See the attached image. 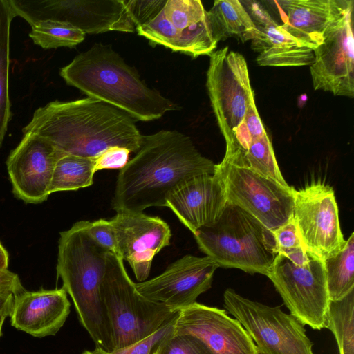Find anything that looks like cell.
Listing matches in <instances>:
<instances>
[{
    "label": "cell",
    "mask_w": 354,
    "mask_h": 354,
    "mask_svg": "<svg viewBox=\"0 0 354 354\" xmlns=\"http://www.w3.org/2000/svg\"><path fill=\"white\" fill-rule=\"evenodd\" d=\"M215 167L182 133L162 130L143 136L136 156L120 169L112 207L143 212L150 207H165L167 196L178 185L195 176L214 174Z\"/></svg>",
    "instance_id": "cell-1"
},
{
    "label": "cell",
    "mask_w": 354,
    "mask_h": 354,
    "mask_svg": "<svg viewBox=\"0 0 354 354\" xmlns=\"http://www.w3.org/2000/svg\"><path fill=\"white\" fill-rule=\"evenodd\" d=\"M127 113L99 100L53 101L36 109L23 134L39 136L65 154L95 158L111 147L137 152L143 136Z\"/></svg>",
    "instance_id": "cell-2"
},
{
    "label": "cell",
    "mask_w": 354,
    "mask_h": 354,
    "mask_svg": "<svg viewBox=\"0 0 354 354\" xmlns=\"http://www.w3.org/2000/svg\"><path fill=\"white\" fill-rule=\"evenodd\" d=\"M67 84L111 104L133 119L151 121L178 106L149 87L110 45L95 44L60 69Z\"/></svg>",
    "instance_id": "cell-3"
},
{
    "label": "cell",
    "mask_w": 354,
    "mask_h": 354,
    "mask_svg": "<svg viewBox=\"0 0 354 354\" xmlns=\"http://www.w3.org/2000/svg\"><path fill=\"white\" fill-rule=\"evenodd\" d=\"M108 253L89 237L78 221L60 232L56 270L80 323L95 346L111 352L114 350L112 332L100 292Z\"/></svg>",
    "instance_id": "cell-4"
},
{
    "label": "cell",
    "mask_w": 354,
    "mask_h": 354,
    "mask_svg": "<svg viewBox=\"0 0 354 354\" xmlns=\"http://www.w3.org/2000/svg\"><path fill=\"white\" fill-rule=\"evenodd\" d=\"M194 236L218 267L268 277L277 252L272 233L239 207L227 202L218 220Z\"/></svg>",
    "instance_id": "cell-5"
},
{
    "label": "cell",
    "mask_w": 354,
    "mask_h": 354,
    "mask_svg": "<svg viewBox=\"0 0 354 354\" xmlns=\"http://www.w3.org/2000/svg\"><path fill=\"white\" fill-rule=\"evenodd\" d=\"M100 292L111 325L114 350L146 338L173 322L178 313L142 297L129 277L122 259L112 253L107 254Z\"/></svg>",
    "instance_id": "cell-6"
},
{
    "label": "cell",
    "mask_w": 354,
    "mask_h": 354,
    "mask_svg": "<svg viewBox=\"0 0 354 354\" xmlns=\"http://www.w3.org/2000/svg\"><path fill=\"white\" fill-rule=\"evenodd\" d=\"M268 277L303 325L316 330L325 327L330 299L322 260L305 249L277 254Z\"/></svg>",
    "instance_id": "cell-7"
},
{
    "label": "cell",
    "mask_w": 354,
    "mask_h": 354,
    "mask_svg": "<svg viewBox=\"0 0 354 354\" xmlns=\"http://www.w3.org/2000/svg\"><path fill=\"white\" fill-rule=\"evenodd\" d=\"M223 299L225 308L241 324L260 354H314L304 325L280 307L245 298L232 288Z\"/></svg>",
    "instance_id": "cell-8"
},
{
    "label": "cell",
    "mask_w": 354,
    "mask_h": 354,
    "mask_svg": "<svg viewBox=\"0 0 354 354\" xmlns=\"http://www.w3.org/2000/svg\"><path fill=\"white\" fill-rule=\"evenodd\" d=\"M222 180L227 202L274 230L292 217L295 189L283 186L251 169L223 162L214 172Z\"/></svg>",
    "instance_id": "cell-9"
},
{
    "label": "cell",
    "mask_w": 354,
    "mask_h": 354,
    "mask_svg": "<svg viewBox=\"0 0 354 354\" xmlns=\"http://www.w3.org/2000/svg\"><path fill=\"white\" fill-rule=\"evenodd\" d=\"M16 15L30 25L41 20L66 22L84 34L133 32L125 0H9Z\"/></svg>",
    "instance_id": "cell-10"
},
{
    "label": "cell",
    "mask_w": 354,
    "mask_h": 354,
    "mask_svg": "<svg viewBox=\"0 0 354 354\" xmlns=\"http://www.w3.org/2000/svg\"><path fill=\"white\" fill-rule=\"evenodd\" d=\"M209 56L206 86L211 106L225 142L244 118L254 93L245 57L225 46Z\"/></svg>",
    "instance_id": "cell-11"
},
{
    "label": "cell",
    "mask_w": 354,
    "mask_h": 354,
    "mask_svg": "<svg viewBox=\"0 0 354 354\" xmlns=\"http://www.w3.org/2000/svg\"><path fill=\"white\" fill-rule=\"evenodd\" d=\"M292 218L305 248L317 258L323 261L343 247L346 240L331 187L319 183L295 189Z\"/></svg>",
    "instance_id": "cell-12"
},
{
    "label": "cell",
    "mask_w": 354,
    "mask_h": 354,
    "mask_svg": "<svg viewBox=\"0 0 354 354\" xmlns=\"http://www.w3.org/2000/svg\"><path fill=\"white\" fill-rule=\"evenodd\" d=\"M353 8L330 26L313 50L310 72L315 91L354 97Z\"/></svg>",
    "instance_id": "cell-13"
},
{
    "label": "cell",
    "mask_w": 354,
    "mask_h": 354,
    "mask_svg": "<svg viewBox=\"0 0 354 354\" xmlns=\"http://www.w3.org/2000/svg\"><path fill=\"white\" fill-rule=\"evenodd\" d=\"M218 268L207 256L187 254L170 264L162 274L135 283V286L146 299L178 312L196 302L197 297L211 288Z\"/></svg>",
    "instance_id": "cell-14"
},
{
    "label": "cell",
    "mask_w": 354,
    "mask_h": 354,
    "mask_svg": "<svg viewBox=\"0 0 354 354\" xmlns=\"http://www.w3.org/2000/svg\"><path fill=\"white\" fill-rule=\"evenodd\" d=\"M64 154L46 139L24 134L6 160L14 195L26 203L45 201L55 165Z\"/></svg>",
    "instance_id": "cell-15"
},
{
    "label": "cell",
    "mask_w": 354,
    "mask_h": 354,
    "mask_svg": "<svg viewBox=\"0 0 354 354\" xmlns=\"http://www.w3.org/2000/svg\"><path fill=\"white\" fill-rule=\"evenodd\" d=\"M110 222L119 256L129 263L139 282L146 281L154 257L170 244L169 225L160 217L129 211L116 212Z\"/></svg>",
    "instance_id": "cell-16"
},
{
    "label": "cell",
    "mask_w": 354,
    "mask_h": 354,
    "mask_svg": "<svg viewBox=\"0 0 354 354\" xmlns=\"http://www.w3.org/2000/svg\"><path fill=\"white\" fill-rule=\"evenodd\" d=\"M173 332L198 337L213 354H260L238 320L225 310L197 302L178 311Z\"/></svg>",
    "instance_id": "cell-17"
},
{
    "label": "cell",
    "mask_w": 354,
    "mask_h": 354,
    "mask_svg": "<svg viewBox=\"0 0 354 354\" xmlns=\"http://www.w3.org/2000/svg\"><path fill=\"white\" fill-rule=\"evenodd\" d=\"M227 203L224 185L214 173L195 176L181 183L169 194L165 207L194 234L216 222Z\"/></svg>",
    "instance_id": "cell-18"
},
{
    "label": "cell",
    "mask_w": 354,
    "mask_h": 354,
    "mask_svg": "<svg viewBox=\"0 0 354 354\" xmlns=\"http://www.w3.org/2000/svg\"><path fill=\"white\" fill-rule=\"evenodd\" d=\"M274 2L283 21L281 27L297 41L313 50L322 43L330 26L354 6L352 0H282Z\"/></svg>",
    "instance_id": "cell-19"
},
{
    "label": "cell",
    "mask_w": 354,
    "mask_h": 354,
    "mask_svg": "<svg viewBox=\"0 0 354 354\" xmlns=\"http://www.w3.org/2000/svg\"><path fill=\"white\" fill-rule=\"evenodd\" d=\"M71 304L62 288L24 290L14 295L12 326L35 337L55 335L70 313Z\"/></svg>",
    "instance_id": "cell-20"
},
{
    "label": "cell",
    "mask_w": 354,
    "mask_h": 354,
    "mask_svg": "<svg viewBox=\"0 0 354 354\" xmlns=\"http://www.w3.org/2000/svg\"><path fill=\"white\" fill-rule=\"evenodd\" d=\"M164 12L177 31L180 52L196 58L214 51L218 43L201 1L167 0Z\"/></svg>",
    "instance_id": "cell-21"
},
{
    "label": "cell",
    "mask_w": 354,
    "mask_h": 354,
    "mask_svg": "<svg viewBox=\"0 0 354 354\" xmlns=\"http://www.w3.org/2000/svg\"><path fill=\"white\" fill-rule=\"evenodd\" d=\"M259 35L251 41L261 66L292 67L310 66L313 50L302 45L274 20L259 28Z\"/></svg>",
    "instance_id": "cell-22"
},
{
    "label": "cell",
    "mask_w": 354,
    "mask_h": 354,
    "mask_svg": "<svg viewBox=\"0 0 354 354\" xmlns=\"http://www.w3.org/2000/svg\"><path fill=\"white\" fill-rule=\"evenodd\" d=\"M207 15L212 35L217 43L230 37L245 43L259 35V29L241 1L216 0L207 11Z\"/></svg>",
    "instance_id": "cell-23"
},
{
    "label": "cell",
    "mask_w": 354,
    "mask_h": 354,
    "mask_svg": "<svg viewBox=\"0 0 354 354\" xmlns=\"http://www.w3.org/2000/svg\"><path fill=\"white\" fill-rule=\"evenodd\" d=\"M323 263L330 301L342 299L354 290V233Z\"/></svg>",
    "instance_id": "cell-24"
},
{
    "label": "cell",
    "mask_w": 354,
    "mask_h": 354,
    "mask_svg": "<svg viewBox=\"0 0 354 354\" xmlns=\"http://www.w3.org/2000/svg\"><path fill=\"white\" fill-rule=\"evenodd\" d=\"M16 17L9 0H0V146L11 118L9 96L10 35Z\"/></svg>",
    "instance_id": "cell-25"
},
{
    "label": "cell",
    "mask_w": 354,
    "mask_h": 354,
    "mask_svg": "<svg viewBox=\"0 0 354 354\" xmlns=\"http://www.w3.org/2000/svg\"><path fill=\"white\" fill-rule=\"evenodd\" d=\"M95 158L64 154L57 160L52 177L50 194L74 191L93 183Z\"/></svg>",
    "instance_id": "cell-26"
},
{
    "label": "cell",
    "mask_w": 354,
    "mask_h": 354,
    "mask_svg": "<svg viewBox=\"0 0 354 354\" xmlns=\"http://www.w3.org/2000/svg\"><path fill=\"white\" fill-rule=\"evenodd\" d=\"M332 331L339 354H354V290L337 301H330L325 327Z\"/></svg>",
    "instance_id": "cell-27"
},
{
    "label": "cell",
    "mask_w": 354,
    "mask_h": 354,
    "mask_svg": "<svg viewBox=\"0 0 354 354\" xmlns=\"http://www.w3.org/2000/svg\"><path fill=\"white\" fill-rule=\"evenodd\" d=\"M30 26L29 37L35 44L44 49L75 47L84 39L86 35L71 24L59 21L41 20Z\"/></svg>",
    "instance_id": "cell-28"
},
{
    "label": "cell",
    "mask_w": 354,
    "mask_h": 354,
    "mask_svg": "<svg viewBox=\"0 0 354 354\" xmlns=\"http://www.w3.org/2000/svg\"><path fill=\"white\" fill-rule=\"evenodd\" d=\"M245 167L288 187L267 133L253 140L245 152Z\"/></svg>",
    "instance_id": "cell-29"
},
{
    "label": "cell",
    "mask_w": 354,
    "mask_h": 354,
    "mask_svg": "<svg viewBox=\"0 0 354 354\" xmlns=\"http://www.w3.org/2000/svg\"><path fill=\"white\" fill-rule=\"evenodd\" d=\"M136 30L153 44L164 46L173 51L180 52L177 31L166 17L164 8L152 20L136 27Z\"/></svg>",
    "instance_id": "cell-30"
},
{
    "label": "cell",
    "mask_w": 354,
    "mask_h": 354,
    "mask_svg": "<svg viewBox=\"0 0 354 354\" xmlns=\"http://www.w3.org/2000/svg\"><path fill=\"white\" fill-rule=\"evenodd\" d=\"M152 354H213L198 337L175 333L173 329L155 346Z\"/></svg>",
    "instance_id": "cell-31"
},
{
    "label": "cell",
    "mask_w": 354,
    "mask_h": 354,
    "mask_svg": "<svg viewBox=\"0 0 354 354\" xmlns=\"http://www.w3.org/2000/svg\"><path fill=\"white\" fill-rule=\"evenodd\" d=\"M266 133L267 132L259 115L255 102H254L249 106L244 118L234 131V138L231 140H234L245 152L253 140L260 138Z\"/></svg>",
    "instance_id": "cell-32"
},
{
    "label": "cell",
    "mask_w": 354,
    "mask_h": 354,
    "mask_svg": "<svg viewBox=\"0 0 354 354\" xmlns=\"http://www.w3.org/2000/svg\"><path fill=\"white\" fill-rule=\"evenodd\" d=\"M79 223L98 246L107 252L119 256L115 232L110 221L101 218L94 221H80Z\"/></svg>",
    "instance_id": "cell-33"
},
{
    "label": "cell",
    "mask_w": 354,
    "mask_h": 354,
    "mask_svg": "<svg viewBox=\"0 0 354 354\" xmlns=\"http://www.w3.org/2000/svg\"><path fill=\"white\" fill-rule=\"evenodd\" d=\"M271 232L274 240L277 254H288L300 249L306 250L292 217Z\"/></svg>",
    "instance_id": "cell-34"
},
{
    "label": "cell",
    "mask_w": 354,
    "mask_h": 354,
    "mask_svg": "<svg viewBox=\"0 0 354 354\" xmlns=\"http://www.w3.org/2000/svg\"><path fill=\"white\" fill-rule=\"evenodd\" d=\"M174 320L146 338L129 346L115 349L111 352L105 351L100 347L95 346L93 351L95 354H152L155 346L173 329Z\"/></svg>",
    "instance_id": "cell-35"
},
{
    "label": "cell",
    "mask_w": 354,
    "mask_h": 354,
    "mask_svg": "<svg viewBox=\"0 0 354 354\" xmlns=\"http://www.w3.org/2000/svg\"><path fill=\"white\" fill-rule=\"evenodd\" d=\"M136 28L155 18L164 8L166 0H125Z\"/></svg>",
    "instance_id": "cell-36"
},
{
    "label": "cell",
    "mask_w": 354,
    "mask_h": 354,
    "mask_svg": "<svg viewBox=\"0 0 354 354\" xmlns=\"http://www.w3.org/2000/svg\"><path fill=\"white\" fill-rule=\"evenodd\" d=\"M131 151L124 147H111L95 158V171L102 169H121L128 162Z\"/></svg>",
    "instance_id": "cell-37"
},
{
    "label": "cell",
    "mask_w": 354,
    "mask_h": 354,
    "mask_svg": "<svg viewBox=\"0 0 354 354\" xmlns=\"http://www.w3.org/2000/svg\"><path fill=\"white\" fill-rule=\"evenodd\" d=\"M241 1L257 28L274 20L259 2L251 0Z\"/></svg>",
    "instance_id": "cell-38"
},
{
    "label": "cell",
    "mask_w": 354,
    "mask_h": 354,
    "mask_svg": "<svg viewBox=\"0 0 354 354\" xmlns=\"http://www.w3.org/2000/svg\"><path fill=\"white\" fill-rule=\"evenodd\" d=\"M0 290L17 295L26 290L17 274L0 268Z\"/></svg>",
    "instance_id": "cell-39"
},
{
    "label": "cell",
    "mask_w": 354,
    "mask_h": 354,
    "mask_svg": "<svg viewBox=\"0 0 354 354\" xmlns=\"http://www.w3.org/2000/svg\"><path fill=\"white\" fill-rule=\"evenodd\" d=\"M14 295L12 293L0 290V313L10 316L11 313Z\"/></svg>",
    "instance_id": "cell-40"
},
{
    "label": "cell",
    "mask_w": 354,
    "mask_h": 354,
    "mask_svg": "<svg viewBox=\"0 0 354 354\" xmlns=\"http://www.w3.org/2000/svg\"><path fill=\"white\" fill-rule=\"evenodd\" d=\"M9 263V254L0 242V268L8 269Z\"/></svg>",
    "instance_id": "cell-41"
},
{
    "label": "cell",
    "mask_w": 354,
    "mask_h": 354,
    "mask_svg": "<svg viewBox=\"0 0 354 354\" xmlns=\"http://www.w3.org/2000/svg\"><path fill=\"white\" fill-rule=\"evenodd\" d=\"M9 315L6 314V313H0V337L2 335V326H3V322L6 319V318L7 317H8Z\"/></svg>",
    "instance_id": "cell-42"
},
{
    "label": "cell",
    "mask_w": 354,
    "mask_h": 354,
    "mask_svg": "<svg viewBox=\"0 0 354 354\" xmlns=\"http://www.w3.org/2000/svg\"><path fill=\"white\" fill-rule=\"evenodd\" d=\"M82 354H95L94 351H84Z\"/></svg>",
    "instance_id": "cell-43"
}]
</instances>
